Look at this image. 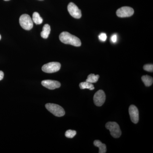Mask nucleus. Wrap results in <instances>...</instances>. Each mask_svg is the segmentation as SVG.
I'll list each match as a JSON object with an SVG mask.
<instances>
[{"label":"nucleus","instance_id":"obj_1","mask_svg":"<svg viewBox=\"0 0 153 153\" xmlns=\"http://www.w3.org/2000/svg\"><path fill=\"white\" fill-rule=\"evenodd\" d=\"M59 39L61 42L65 44H70L75 47H80L81 45V41L79 38L68 32H62L59 36Z\"/></svg>","mask_w":153,"mask_h":153},{"label":"nucleus","instance_id":"obj_2","mask_svg":"<svg viewBox=\"0 0 153 153\" xmlns=\"http://www.w3.org/2000/svg\"><path fill=\"white\" fill-rule=\"evenodd\" d=\"M45 107L49 112L52 113L55 116L60 117L65 114L64 109L58 105L54 103H47L45 105Z\"/></svg>","mask_w":153,"mask_h":153},{"label":"nucleus","instance_id":"obj_3","mask_svg":"<svg viewBox=\"0 0 153 153\" xmlns=\"http://www.w3.org/2000/svg\"><path fill=\"white\" fill-rule=\"evenodd\" d=\"M105 128L109 130L111 135L115 138L120 137L121 135V131L120 126L115 122H109L105 125Z\"/></svg>","mask_w":153,"mask_h":153},{"label":"nucleus","instance_id":"obj_4","mask_svg":"<svg viewBox=\"0 0 153 153\" xmlns=\"http://www.w3.org/2000/svg\"><path fill=\"white\" fill-rule=\"evenodd\" d=\"M19 23L21 27L26 30H30L33 26V22L31 17L27 14H23L19 19Z\"/></svg>","mask_w":153,"mask_h":153},{"label":"nucleus","instance_id":"obj_5","mask_svg":"<svg viewBox=\"0 0 153 153\" xmlns=\"http://www.w3.org/2000/svg\"><path fill=\"white\" fill-rule=\"evenodd\" d=\"M61 64L58 62H50L42 66V70L47 73H52L57 72L60 70Z\"/></svg>","mask_w":153,"mask_h":153},{"label":"nucleus","instance_id":"obj_6","mask_svg":"<svg viewBox=\"0 0 153 153\" xmlns=\"http://www.w3.org/2000/svg\"><path fill=\"white\" fill-rule=\"evenodd\" d=\"M106 96L103 90H99L94 96V102L97 106H101L105 102Z\"/></svg>","mask_w":153,"mask_h":153},{"label":"nucleus","instance_id":"obj_7","mask_svg":"<svg viewBox=\"0 0 153 153\" xmlns=\"http://www.w3.org/2000/svg\"><path fill=\"white\" fill-rule=\"evenodd\" d=\"M68 13L71 16L75 19H79L82 16L81 10L74 4L71 2L68 4Z\"/></svg>","mask_w":153,"mask_h":153},{"label":"nucleus","instance_id":"obj_8","mask_svg":"<svg viewBox=\"0 0 153 153\" xmlns=\"http://www.w3.org/2000/svg\"><path fill=\"white\" fill-rule=\"evenodd\" d=\"M134 13L133 9L128 7H122L117 10L116 14L118 17L126 18L131 16Z\"/></svg>","mask_w":153,"mask_h":153},{"label":"nucleus","instance_id":"obj_9","mask_svg":"<svg viewBox=\"0 0 153 153\" xmlns=\"http://www.w3.org/2000/svg\"><path fill=\"white\" fill-rule=\"evenodd\" d=\"M129 114L130 119L133 123L137 124L138 122L139 111L136 106L133 105H131L129 108Z\"/></svg>","mask_w":153,"mask_h":153},{"label":"nucleus","instance_id":"obj_10","mask_svg":"<svg viewBox=\"0 0 153 153\" xmlns=\"http://www.w3.org/2000/svg\"><path fill=\"white\" fill-rule=\"evenodd\" d=\"M41 84L44 87L50 90H54L56 88H59L61 85L60 82L58 81L49 79L43 80L41 82Z\"/></svg>","mask_w":153,"mask_h":153},{"label":"nucleus","instance_id":"obj_11","mask_svg":"<svg viewBox=\"0 0 153 153\" xmlns=\"http://www.w3.org/2000/svg\"><path fill=\"white\" fill-rule=\"evenodd\" d=\"M94 145L99 149V153H105L106 152V146L99 140H95L94 142Z\"/></svg>","mask_w":153,"mask_h":153},{"label":"nucleus","instance_id":"obj_12","mask_svg":"<svg viewBox=\"0 0 153 153\" xmlns=\"http://www.w3.org/2000/svg\"><path fill=\"white\" fill-rule=\"evenodd\" d=\"M51 31L50 26L48 24L44 25L43 28V30L41 33V37L44 39H47L49 37Z\"/></svg>","mask_w":153,"mask_h":153},{"label":"nucleus","instance_id":"obj_13","mask_svg":"<svg viewBox=\"0 0 153 153\" xmlns=\"http://www.w3.org/2000/svg\"><path fill=\"white\" fill-rule=\"evenodd\" d=\"M142 80L147 87L151 86L153 84V79L152 76L148 75H144L142 77Z\"/></svg>","mask_w":153,"mask_h":153},{"label":"nucleus","instance_id":"obj_14","mask_svg":"<svg viewBox=\"0 0 153 153\" xmlns=\"http://www.w3.org/2000/svg\"><path fill=\"white\" fill-rule=\"evenodd\" d=\"M79 88L80 89H88L90 90H93L94 89V86L92 83L86 82H81L79 84Z\"/></svg>","mask_w":153,"mask_h":153},{"label":"nucleus","instance_id":"obj_15","mask_svg":"<svg viewBox=\"0 0 153 153\" xmlns=\"http://www.w3.org/2000/svg\"><path fill=\"white\" fill-rule=\"evenodd\" d=\"M33 21L36 25H41L43 23V19L37 12H35L33 15Z\"/></svg>","mask_w":153,"mask_h":153},{"label":"nucleus","instance_id":"obj_16","mask_svg":"<svg viewBox=\"0 0 153 153\" xmlns=\"http://www.w3.org/2000/svg\"><path fill=\"white\" fill-rule=\"evenodd\" d=\"M99 77V75H95L93 74H90L88 76L86 81L91 83H96L98 81Z\"/></svg>","mask_w":153,"mask_h":153},{"label":"nucleus","instance_id":"obj_17","mask_svg":"<svg viewBox=\"0 0 153 153\" xmlns=\"http://www.w3.org/2000/svg\"><path fill=\"white\" fill-rule=\"evenodd\" d=\"M76 131L72 130H68L65 133V136L69 138H72L76 134Z\"/></svg>","mask_w":153,"mask_h":153},{"label":"nucleus","instance_id":"obj_18","mask_svg":"<svg viewBox=\"0 0 153 153\" xmlns=\"http://www.w3.org/2000/svg\"><path fill=\"white\" fill-rule=\"evenodd\" d=\"M143 69L145 71H149V72H153V65L152 64H146V65L144 66Z\"/></svg>","mask_w":153,"mask_h":153},{"label":"nucleus","instance_id":"obj_19","mask_svg":"<svg viewBox=\"0 0 153 153\" xmlns=\"http://www.w3.org/2000/svg\"><path fill=\"white\" fill-rule=\"evenodd\" d=\"M99 38L100 40L102 42H104L106 40L107 36L106 34L105 33H102L99 36Z\"/></svg>","mask_w":153,"mask_h":153},{"label":"nucleus","instance_id":"obj_20","mask_svg":"<svg viewBox=\"0 0 153 153\" xmlns=\"http://www.w3.org/2000/svg\"><path fill=\"white\" fill-rule=\"evenodd\" d=\"M111 41L113 43H115L117 41V36L116 35H113L111 37Z\"/></svg>","mask_w":153,"mask_h":153},{"label":"nucleus","instance_id":"obj_21","mask_svg":"<svg viewBox=\"0 0 153 153\" xmlns=\"http://www.w3.org/2000/svg\"><path fill=\"white\" fill-rule=\"evenodd\" d=\"M4 73L2 71H0V80H2L4 78Z\"/></svg>","mask_w":153,"mask_h":153},{"label":"nucleus","instance_id":"obj_22","mask_svg":"<svg viewBox=\"0 0 153 153\" xmlns=\"http://www.w3.org/2000/svg\"><path fill=\"white\" fill-rule=\"evenodd\" d=\"M1 35H0V40H1Z\"/></svg>","mask_w":153,"mask_h":153},{"label":"nucleus","instance_id":"obj_23","mask_svg":"<svg viewBox=\"0 0 153 153\" xmlns=\"http://www.w3.org/2000/svg\"><path fill=\"white\" fill-rule=\"evenodd\" d=\"M4 1H10V0H4Z\"/></svg>","mask_w":153,"mask_h":153},{"label":"nucleus","instance_id":"obj_24","mask_svg":"<svg viewBox=\"0 0 153 153\" xmlns=\"http://www.w3.org/2000/svg\"><path fill=\"white\" fill-rule=\"evenodd\" d=\"M39 1H43V0H39Z\"/></svg>","mask_w":153,"mask_h":153}]
</instances>
